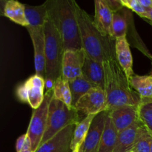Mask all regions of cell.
I'll list each match as a JSON object with an SVG mask.
<instances>
[{
    "label": "cell",
    "mask_w": 152,
    "mask_h": 152,
    "mask_svg": "<svg viewBox=\"0 0 152 152\" xmlns=\"http://www.w3.org/2000/svg\"><path fill=\"white\" fill-rule=\"evenodd\" d=\"M102 64L105 71V91L108 100V111L124 105L138 106L142 98L131 86L129 78L117 59H110Z\"/></svg>",
    "instance_id": "obj_1"
},
{
    "label": "cell",
    "mask_w": 152,
    "mask_h": 152,
    "mask_svg": "<svg viewBox=\"0 0 152 152\" xmlns=\"http://www.w3.org/2000/svg\"><path fill=\"white\" fill-rule=\"evenodd\" d=\"M48 19L60 33L65 50L82 48L75 0H46Z\"/></svg>",
    "instance_id": "obj_2"
},
{
    "label": "cell",
    "mask_w": 152,
    "mask_h": 152,
    "mask_svg": "<svg viewBox=\"0 0 152 152\" xmlns=\"http://www.w3.org/2000/svg\"><path fill=\"white\" fill-rule=\"evenodd\" d=\"M77 12L82 48L86 55L101 63L116 58L115 39L102 34L91 17L79 4Z\"/></svg>",
    "instance_id": "obj_3"
},
{
    "label": "cell",
    "mask_w": 152,
    "mask_h": 152,
    "mask_svg": "<svg viewBox=\"0 0 152 152\" xmlns=\"http://www.w3.org/2000/svg\"><path fill=\"white\" fill-rule=\"evenodd\" d=\"M45 40V84L48 89L53 88L55 81L62 76V62L65 48L60 33L50 19L44 25Z\"/></svg>",
    "instance_id": "obj_4"
},
{
    "label": "cell",
    "mask_w": 152,
    "mask_h": 152,
    "mask_svg": "<svg viewBox=\"0 0 152 152\" xmlns=\"http://www.w3.org/2000/svg\"><path fill=\"white\" fill-rule=\"evenodd\" d=\"M80 117L79 112L75 108H69L63 102L52 97L49 105L47 128L41 145L56 136L67 126L78 124L81 121Z\"/></svg>",
    "instance_id": "obj_5"
},
{
    "label": "cell",
    "mask_w": 152,
    "mask_h": 152,
    "mask_svg": "<svg viewBox=\"0 0 152 152\" xmlns=\"http://www.w3.org/2000/svg\"><path fill=\"white\" fill-rule=\"evenodd\" d=\"M53 97V88L48 89L45 94L42 103L37 109H34L32 117L28 126L27 135L29 137L32 145V150L34 152L41 145L42 140L44 137L47 128L48 116L50 102Z\"/></svg>",
    "instance_id": "obj_6"
},
{
    "label": "cell",
    "mask_w": 152,
    "mask_h": 152,
    "mask_svg": "<svg viewBox=\"0 0 152 152\" xmlns=\"http://www.w3.org/2000/svg\"><path fill=\"white\" fill-rule=\"evenodd\" d=\"M45 80L36 74L18 87L16 94L19 100L27 102L33 109H37L45 99Z\"/></svg>",
    "instance_id": "obj_7"
},
{
    "label": "cell",
    "mask_w": 152,
    "mask_h": 152,
    "mask_svg": "<svg viewBox=\"0 0 152 152\" xmlns=\"http://www.w3.org/2000/svg\"><path fill=\"white\" fill-rule=\"evenodd\" d=\"M74 108L86 116L96 115L108 111V100L105 90L94 87L77 102Z\"/></svg>",
    "instance_id": "obj_8"
},
{
    "label": "cell",
    "mask_w": 152,
    "mask_h": 152,
    "mask_svg": "<svg viewBox=\"0 0 152 152\" xmlns=\"http://www.w3.org/2000/svg\"><path fill=\"white\" fill-rule=\"evenodd\" d=\"M86 53L84 49L65 50L62 62V77L71 82L83 76Z\"/></svg>",
    "instance_id": "obj_9"
},
{
    "label": "cell",
    "mask_w": 152,
    "mask_h": 152,
    "mask_svg": "<svg viewBox=\"0 0 152 152\" xmlns=\"http://www.w3.org/2000/svg\"><path fill=\"white\" fill-rule=\"evenodd\" d=\"M32 40L34 50V65L36 74L45 80V40L44 27H26Z\"/></svg>",
    "instance_id": "obj_10"
},
{
    "label": "cell",
    "mask_w": 152,
    "mask_h": 152,
    "mask_svg": "<svg viewBox=\"0 0 152 152\" xmlns=\"http://www.w3.org/2000/svg\"><path fill=\"white\" fill-rule=\"evenodd\" d=\"M77 124H71L48 142L42 144L35 152H70V145Z\"/></svg>",
    "instance_id": "obj_11"
},
{
    "label": "cell",
    "mask_w": 152,
    "mask_h": 152,
    "mask_svg": "<svg viewBox=\"0 0 152 152\" xmlns=\"http://www.w3.org/2000/svg\"><path fill=\"white\" fill-rule=\"evenodd\" d=\"M146 131V128L139 119L132 126L119 132L117 145L114 152L131 151Z\"/></svg>",
    "instance_id": "obj_12"
},
{
    "label": "cell",
    "mask_w": 152,
    "mask_h": 152,
    "mask_svg": "<svg viewBox=\"0 0 152 152\" xmlns=\"http://www.w3.org/2000/svg\"><path fill=\"white\" fill-rule=\"evenodd\" d=\"M138 106L124 105L108 111L117 132H120L128 129L139 120Z\"/></svg>",
    "instance_id": "obj_13"
},
{
    "label": "cell",
    "mask_w": 152,
    "mask_h": 152,
    "mask_svg": "<svg viewBox=\"0 0 152 152\" xmlns=\"http://www.w3.org/2000/svg\"><path fill=\"white\" fill-rule=\"evenodd\" d=\"M107 115L108 111L101 112L95 116L80 152H93L97 150L103 133Z\"/></svg>",
    "instance_id": "obj_14"
},
{
    "label": "cell",
    "mask_w": 152,
    "mask_h": 152,
    "mask_svg": "<svg viewBox=\"0 0 152 152\" xmlns=\"http://www.w3.org/2000/svg\"><path fill=\"white\" fill-rule=\"evenodd\" d=\"M94 22L95 25L102 34L111 37V26L114 12L105 0H94Z\"/></svg>",
    "instance_id": "obj_15"
},
{
    "label": "cell",
    "mask_w": 152,
    "mask_h": 152,
    "mask_svg": "<svg viewBox=\"0 0 152 152\" xmlns=\"http://www.w3.org/2000/svg\"><path fill=\"white\" fill-rule=\"evenodd\" d=\"M115 53L117 62L130 81L134 74L133 71V57L126 37L115 39Z\"/></svg>",
    "instance_id": "obj_16"
},
{
    "label": "cell",
    "mask_w": 152,
    "mask_h": 152,
    "mask_svg": "<svg viewBox=\"0 0 152 152\" xmlns=\"http://www.w3.org/2000/svg\"><path fill=\"white\" fill-rule=\"evenodd\" d=\"M83 75L94 87L105 90V71L103 64L86 55L83 67Z\"/></svg>",
    "instance_id": "obj_17"
},
{
    "label": "cell",
    "mask_w": 152,
    "mask_h": 152,
    "mask_svg": "<svg viewBox=\"0 0 152 152\" xmlns=\"http://www.w3.org/2000/svg\"><path fill=\"white\" fill-rule=\"evenodd\" d=\"M2 15L12 22L24 27L28 26L25 16V6L17 0H4Z\"/></svg>",
    "instance_id": "obj_18"
},
{
    "label": "cell",
    "mask_w": 152,
    "mask_h": 152,
    "mask_svg": "<svg viewBox=\"0 0 152 152\" xmlns=\"http://www.w3.org/2000/svg\"><path fill=\"white\" fill-rule=\"evenodd\" d=\"M118 133L111 117L107 115L103 133L97 148V152H114L118 138Z\"/></svg>",
    "instance_id": "obj_19"
},
{
    "label": "cell",
    "mask_w": 152,
    "mask_h": 152,
    "mask_svg": "<svg viewBox=\"0 0 152 152\" xmlns=\"http://www.w3.org/2000/svg\"><path fill=\"white\" fill-rule=\"evenodd\" d=\"M25 16L28 22V26L32 28L44 27L48 20L47 5L45 2L41 5L31 6L25 4Z\"/></svg>",
    "instance_id": "obj_20"
},
{
    "label": "cell",
    "mask_w": 152,
    "mask_h": 152,
    "mask_svg": "<svg viewBox=\"0 0 152 152\" xmlns=\"http://www.w3.org/2000/svg\"><path fill=\"white\" fill-rule=\"evenodd\" d=\"M96 115H88L83 118L78 124H77L71 142L70 148L71 151L80 150L86 140L89 129Z\"/></svg>",
    "instance_id": "obj_21"
},
{
    "label": "cell",
    "mask_w": 152,
    "mask_h": 152,
    "mask_svg": "<svg viewBox=\"0 0 152 152\" xmlns=\"http://www.w3.org/2000/svg\"><path fill=\"white\" fill-rule=\"evenodd\" d=\"M131 86L142 99L152 98V74L149 75H135L130 80Z\"/></svg>",
    "instance_id": "obj_22"
},
{
    "label": "cell",
    "mask_w": 152,
    "mask_h": 152,
    "mask_svg": "<svg viewBox=\"0 0 152 152\" xmlns=\"http://www.w3.org/2000/svg\"><path fill=\"white\" fill-rule=\"evenodd\" d=\"M53 97L63 102L69 108L72 107V96L69 82L61 76L55 81L53 86Z\"/></svg>",
    "instance_id": "obj_23"
},
{
    "label": "cell",
    "mask_w": 152,
    "mask_h": 152,
    "mask_svg": "<svg viewBox=\"0 0 152 152\" xmlns=\"http://www.w3.org/2000/svg\"><path fill=\"white\" fill-rule=\"evenodd\" d=\"M69 86L72 96V107L74 108L80 98L94 87L83 75L69 82Z\"/></svg>",
    "instance_id": "obj_24"
},
{
    "label": "cell",
    "mask_w": 152,
    "mask_h": 152,
    "mask_svg": "<svg viewBox=\"0 0 152 152\" xmlns=\"http://www.w3.org/2000/svg\"><path fill=\"white\" fill-rule=\"evenodd\" d=\"M125 7L114 13L112 26H111V37L116 39L117 38L126 37L129 26L127 12L124 10Z\"/></svg>",
    "instance_id": "obj_25"
},
{
    "label": "cell",
    "mask_w": 152,
    "mask_h": 152,
    "mask_svg": "<svg viewBox=\"0 0 152 152\" xmlns=\"http://www.w3.org/2000/svg\"><path fill=\"white\" fill-rule=\"evenodd\" d=\"M138 109L140 120L152 134V98L142 99Z\"/></svg>",
    "instance_id": "obj_26"
},
{
    "label": "cell",
    "mask_w": 152,
    "mask_h": 152,
    "mask_svg": "<svg viewBox=\"0 0 152 152\" xmlns=\"http://www.w3.org/2000/svg\"><path fill=\"white\" fill-rule=\"evenodd\" d=\"M152 134L148 130L140 137L132 151L134 152H150Z\"/></svg>",
    "instance_id": "obj_27"
},
{
    "label": "cell",
    "mask_w": 152,
    "mask_h": 152,
    "mask_svg": "<svg viewBox=\"0 0 152 152\" xmlns=\"http://www.w3.org/2000/svg\"><path fill=\"white\" fill-rule=\"evenodd\" d=\"M31 149H32V145H31V142L27 134L19 137L16 140V152H21Z\"/></svg>",
    "instance_id": "obj_28"
},
{
    "label": "cell",
    "mask_w": 152,
    "mask_h": 152,
    "mask_svg": "<svg viewBox=\"0 0 152 152\" xmlns=\"http://www.w3.org/2000/svg\"><path fill=\"white\" fill-rule=\"evenodd\" d=\"M128 9L135 12L142 18L145 17L147 13V10L140 3L139 0H128Z\"/></svg>",
    "instance_id": "obj_29"
},
{
    "label": "cell",
    "mask_w": 152,
    "mask_h": 152,
    "mask_svg": "<svg viewBox=\"0 0 152 152\" xmlns=\"http://www.w3.org/2000/svg\"><path fill=\"white\" fill-rule=\"evenodd\" d=\"M105 1H106L107 4L109 5V7H111V10L114 13L122 10L123 7H125L120 0H105Z\"/></svg>",
    "instance_id": "obj_30"
},
{
    "label": "cell",
    "mask_w": 152,
    "mask_h": 152,
    "mask_svg": "<svg viewBox=\"0 0 152 152\" xmlns=\"http://www.w3.org/2000/svg\"><path fill=\"white\" fill-rule=\"evenodd\" d=\"M139 1L147 11L152 9V0H139Z\"/></svg>",
    "instance_id": "obj_31"
},
{
    "label": "cell",
    "mask_w": 152,
    "mask_h": 152,
    "mask_svg": "<svg viewBox=\"0 0 152 152\" xmlns=\"http://www.w3.org/2000/svg\"><path fill=\"white\" fill-rule=\"evenodd\" d=\"M143 19H146V20L149 21L150 22H151V24L152 25V9L151 10H149L147 11V13L146 15L145 16V17L143 18Z\"/></svg>",
    "instance_id": "obj_32"
},
{
    "label": "cell",
    "mask_w": 152,
    "mask_h": 152,
    "mask_svg": "<svg viewBox=\"0 0 152 152\" xmlns=\"http://www.w3.org/2000/svg\"><path fill=\"white\" fill-rule=\"evenodd\" d=\"M125 7L128 8V0H120Z\"/></svg>",
    "instance_id": "obj_33"
},
{
    "label": "cell",
    "mask_w": 152,
    "mask_h": 152,
    "mask_svg": "<svg viewBox=\"0 0 152 152\" xmlns=\"http://www.w3.org/2000/svg\"><path fill=\"white\" fill-rule=\"evenodd\" d=\"M21 152H34V151H33L32 149H31V150H27V151H22Z\"/></svg>",
    "instance_id": "obj_34"
},
{
    "label": "cell",
    "mask_w": 152,
    "mask_h": 152,
    "mask_svg": "<svg viewBox=\"0 0 152 152\" xmlns=\"http://www.w3.org/2000/svg\"><path fill=\"white\" fill-rule=\"evenodd\" d=\"M150 152H152V142L151 144V148H150Z\"/></svg>",
    "instance_id": "obj_35"
},
{
    "label": "cell",
    "mask_w": 152,
    "mask_h": 152,
    "mask_svg": "<svg viewBox=\"0 0 152 152\" xmlns=\"http://www.w3.org/2000/svg\"><path fill=\"white\" fill-rule=\"evenodd\" d=\"M71 152H80V150H75V151H73Z\"/></svg>",
    "instance_id": "obj_36"
},
{
    "label": "cell",
    "mask_w": 152,
    "mask_h": 152,
    "mask_svg": "<svg viewBox=\"0 0 152 152\" xmlns=\"http://www.w3.org/2000/svg\"><path fill=\"white\" fill-rule=\"evenodd\" d=\"M93 152H97V150H95V151H94Z\"/></svg>",
    "instance_id": "obj_37"
},
{
    "label": "cell",
    "mask_w": 152,
    "mask_h": 152,
    "mask_svg": "<svg viewBox=\"0 0 152 152\" xmlns=\"http://www.w3.org/2000/svg\"><path fill=\"white\" fill-rule=\"evenodd\" d=\"M131 152H134V151H131Z\"/></svg>",
    "instance_id": "obj_38"
},
{
    "label": "cell",
    "mask_w": 152,
    "mask_h": 152,
    "mask_svg": "<svg viewBox=\"0 0 152 152\" xmlns=\"http://www.w3.org/2000/svg\"><path fill=\"white\" fill-rule=\"evenodd\" d=\"M129 152H131V151H129Z\"/></svg>",
    "instance_id": "obj_39"
}]
</instances>
